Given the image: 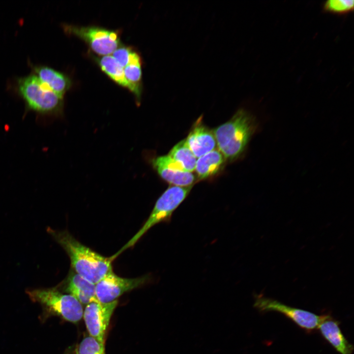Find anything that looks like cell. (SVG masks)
<instances>
[{
    "mask_svg": "<svg viewBox=\"0 0 354 354\" xmlns=\"http://www.w3.org/2000/svg\"><path fill=\"white\" fill-rule=\"evenodd\" d=\"M48 232L65 250L75 273L96 284L112 270V260L105 257L76 239L67 231L51 228Z\"/></svg>",
    "mask_w": 354,
    "mask_h": 354,
    "instance_id": "6da1fadb",
    "label": "cell"
},
{
    "mask_svg": "<svg viewBox=\"0 0 354 354\" xmlns=\"http://www.w3.org/2000/svg\"><path fill=\"white\" fill-rule=\"evenodd\" d=\"M257 128L252 115L244 109L238 110L229 121L213 132L218 150L226 159L231 160L239 157Z\"/></svg>",
    "mask_w": 354,
    "mask_h": 354,
    "instance_id": "7a4b0ae2",
    "label": "cell"
},
{
    "mask_svg": "<svg viewBox=\"0 0 354 354\" xmlns=\"http://www.w3.org/2000/svg\"><path fill=\"white\" fill-rule=\"evenodd\" d=\"M16 89L29 110L42 115L59 114L63 97L42 83L35 74L17 79Z\"/></svg>",
    "mask_w": 354,
    "mask_h": 354,
    "instance_id": "3957f363",
    "label": "cell"
},
{
    "mask_svg": "<svg viewBox=\"0 0 354 354\" xmlns=\"http://www.w3.org/2000/svg\"><path fill=\"white\" fill-rule=\"evenodd\" d=\"M192 186H174L168 188L158 199L148 219L137 233L114 255L113 260L122 252L133 246L152 227L162 222L169 221L173 212L184 201Z\"/></svg>",
    "mask_w": 354,
    "mask_h": 354,
    "instance_id": "277c9868",
    "label": "cell"
},
{
    "mask_svg": "<svg viewBox=\"0 0 354 354\" xmlns=\"http://www.w3.org/2000/svg\"><path fill=\"white\" fill-rule=\"evenodd\" d=\"M26 292L32 301L69 322L76 323L83 316L82 304L70 294H63L54 288L28 289Z\"/></svg>",
    "mask_w": 354,
    "mask_h": 354,
    "instance_id": "5b68a950",
    "label": "cell"
},
{
    "mask_svg": "<svg viewBox=\"0 0 354 354\" xmlns=\"http://www.w3.org/2000/svg\"><path fill=\"white\" fill-rule=\"evenodd\" d=\"M254 307L262 313L276 312L282 314L307 332H311L318 328L322 317L306 310L288 306L263 295L255 296Z\"/></svg>",
    "mask_w": 354,
    "mask_h": 354,
    "instance_id": "8992f818",
    "label": "cell"
},
{
    "mask_svg": "<svg viewBox=\"0 0 354 354\" xmlns=\"http://www.w3.org/2000/svg\"><path fill=\"white\" fill-rule=\"evenodd\" d=\"M65 31L78 36L87 42L91 49L100 55L112 54L118 48L119 39L117 32L96 27H80L66 25Z\"/></svg>",
    "mask_w": 354,
    "mask_h": 354,
    "instance_id": "52a82bcc",
    "label": "cell"
},
{
    "mask_svg": "<svg viewBox=\"0 0 354 354\" xmlns=\"http://www.w3.org/2000/svg\"><path fill=\"white\" fill-rule=\"evenodd\" d=\"M147 279L146 276L135 278L120 277L112 270L95 284L97 299L102 303L111 302L125 292L141 286Z\"/></svg>",
    "mask_w": 354,
    "mask_h": 354,
    "instance_id": "ba28073f",
    "label": "cell"
},
{
    "mask_svg": "<svg viewBox=\"0 0 354 354\" xmlns=\"http://www.w3.org/2000/svg\"><path fill=\"white\" fill-rule=\"evenodd\" d=\"M117 304L116 300L107 303L94 301L86 305L83 317L90 336L104 343L106 331Z\"/></svg>",
    "mask_w": 354,
    "mask_h": 354,
    "instance_id": "9c48e42d",
    "label": "cell"
},
{
    "mask_svg": "<svg viewBox=\"0 0 354 354\" xmlns=\"http://www.w3.org/2000/svg\"><path fill=\"white\" fill-rule=\"evenodd\" d=\"M321 316L317 328L323 338L340 354H352L354 346L344 336L339 322L330 315Z\"/></svg>",
    "mask_w": 354,
    "mask_h": 354,
    "instance_id": "30bf717a",
    "label": "cell"
},
{
    "mask_svg": "<svg viewBox=\"0 0 354 354\" xmlns=\"http://www.w3.org/2000/svg\"><path fill=\"white\" fill-rule=\"evenodd\" d=\"M201 117L195 123L185 143L197 158L215 149L217 146L213 133L205 126Z\"/></svg>",
    "mask_w": 354,
    "mask_h": 354,
    "instance_id": "8fae6325",
    "label": "cell"
},
{
    "mask_svg": "<svg viewBox=\"0 0 354 354\" xmlns=\"http://www.w3.org/2000/svg\"><path fill=\"white\" fill-rule=\"evenodd\" d=\"M152 165L165 180L177 186L192 185L195 177L191 173L180 170L172 161L163 156L154 159Z\"/></svg>",
    "mask_w": 354,
    "mask_h": 354,
    "instance_id": "7c38bea8",
    "label": "cell"
},
{
    "mask_svg": "<svg viewBox=\"0 0 354 354\" xmlns=\"http://www.w3.org/2000/svg\"><path fill=\"white\" fill-rule=\"evenodd\" d=\"M33 72L40 81L54 92L62 96L71 86L69 78L63 73L45 65L32 66Z\"/></svg>",
    "mask_w": 354,
    "mask_h": 354,
    "instance_id": "4fadbf2b",
    "label": "cell"
},
{
    "mask_svg": "<svg viewBox=\"0 0 354 354\" xmlns=\"http://www.w3.org/2000/svg\"><path fill=\"white\" fill-rule=\"evenodd\" d=\"M66 291L81 304H88L98 301L95 292V284L79 274L72 272L68 276Z\"/></svg>",
    "mask_w": 354,
    "mask_h": 354,
    "instance_id": "5bb4252c",
    "label": "cell"
},
{
    "mask_svg": "<svg viewBox=\"0 0 354 354\" xmlns=\"http://www.w3.org/2000/svg\"><path fill=\"white\" fill-rule=\"evenodd\" d=\"M99 65L101 69L113 80L118 85L126 88L140 99L141 90L129 83L126 80L123 68L118 63L112 55L104 56L99 59Z\"/></svg>",
    "mask_w": 354,
    "mask_h": 354,
    "instance_id": "9a60e30c",
    "label": "cell"
},
{
    "mask_svg": "<svg viewBox=\"0 0 354 354\" xmlns=\"http://www.w3.org/2000/svg\"><path fill=\"white\" fill-rule=\"evenodd\" d=\"M224 159L222 154L215 149L198 158L195 168L198 177L203 179L216 174L222 166Z\"/></svg>",
    "mask_w": 354,
    "mask_h": 354,
    "instance_id": "2e32d148",
    "label": "cell"
},
{
    "mask_svg": "<svg viewBox=\"0 0 354 354\" xmlns=\"http://www.w3.org/2000/svg\"><path fill=\"white\" fill-rule=\"evenodd\" d=\"M168 155L185 171L192 173L195 170L197 158L187 146L185 139L175 145Z\"/></svg>",
    "mask_w": 354,
    "mask_h": 354,
    "instance_id": "e0dca14e",
    "label": "cell"
},
{
    "mask_svg": "<svg viewBox=\"0 0 354 354\" xmlns=\"http://www.w3.org/2000/svg\"><path fill=\"white\" fill-rule=\"evenodd\" d=\"M125 77L127 81L135 87L140 88L142 78L141 61L140 56L133 52L128 64L123 68Z\"/></svg>",
    "mask_w": 354,
    "mask_h": 354,
    "instance_id": "ac0fdd59",
    "label": "cell"
},
{
    "mask_svg": "<svg viewBox=\"0 0 354 354\" xmlns=\"http://www.w3.org/2000/svg\"><path fill=\"white\" fill-rule=\"evenodd\" d=\"M76 354H105L104 343L90 335L87 336L80 343Z\"/></svg>",
    "mask_w": 354,
    "mask_h": 354,
    "instance_id": "d6986e66",
    "label": "cell"
},
{
    "mask_svg": "<svg viewBox=\"0 0 354 354\" xmlns=\"http://www.w3.org/2000/svg\"><path fill=\"white\" fill-rule=\"evenodd\" d=\"M353 0H328L323 5V10L326 12L344 14L354 9Z\"/></svg>",
    "mask_w": 354,
    "mask_h": 354,
    "instance_id": "ffe728a7",
    "label": "cell"
},
{
    "mask_svg": "<svg viewBox=\"0 0 354 354\" xmlns=\"http://www.w3.org/2000/svg\"><path fill=\"white\" fill-rule=\"evenodd\" d=\"M133 51L126 47H118L112 54V57L123 68L129 63Z\"/></svg>",
    "mask_w": 354,
    "mask_h": 354,
    "instance_id": "44dd1931",
    "label": "cell"
}]
</instances>
